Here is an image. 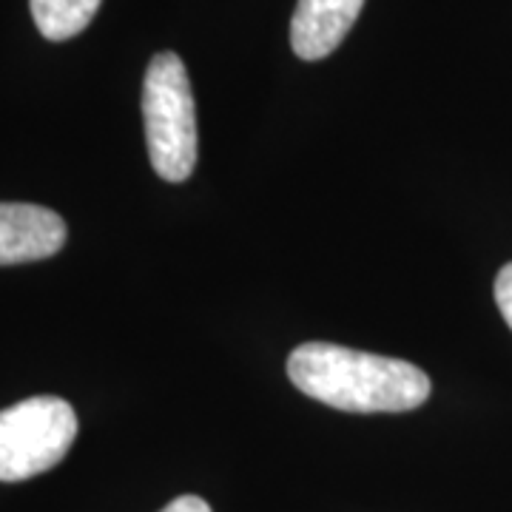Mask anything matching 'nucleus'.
Masks as SVG:
<instances>
[{
	"label": "nucleus",
	"mask_w": 512,
	"mask_h": 512,
	"mask_svg": "<svg viewBox=\"0 0 512 512\" xmlns=\"http://www.w3.org/2000/svg\"><path fill=\"white\" fill-rule=\"evenodd\" d=\"M103 0H29L32 18L46 40H69L80 35L97 15Z\"/></svg>",
	"instance_id": "obj_6"
},
{
	"label": "nucleus",
	"mask_w": 512,
	"mask_h": 512,
	"mask_svg": "<svg viewBox=\"0 0 512 512\" xmlns=\"http://www.w3.org/2000/svg\"><path fill=\"white\" fill-rule=\"evenodd\" d=\"M160 512H214L208 507V501H202L200 495H180L174 498L168 507H163Z\"/></svg>",
	"instance_id": "obj_8"
},
{
	"label": "nucleus",
	"mask_w": 512,
	"mask_h": 512,
	"mask_svg": "<svg viewBox=\"0 0 512 512\" xmlns=\"http://www.w3.org/2000/svg\"><path fill=\"white\" fill-rule=\"evenodd\" d=\"M69 237L60 214L32 202H0V265L55 256Z\"/></svg>",
	"instance_id": "obj_4"
},
{
	"label": "nucleus",
	"mask_w": 512,
	"mask_h": 512,
	"mask_svg": "<svg viewBox=\"0 0 512 512\" xmlns=\"http://www.w3.org/2000/svg\"><path fill=\"white\" fill-rule=\"evenodd\" d=\"M288 379L345 413H407L430 399V376L413 362L333 342L299 345L288 356Z\"/></svg>",
	"instance_id": "obj_1"
},
{
	"label": "nucleus",
	"mask_w": 512,
	"mask_h": 512,
	"mask_svg": "<svg viewBox=\"0 0 512 512\" xmlns=\"http://www.w3.org/2000/svg\"><path fill=\"white\" fill-rule=\"evenodd\" d=\"M365 0H299L291 20V46L302 60H322L345 40Z\"/></svg>",
	"instance_id": "obj_5"
},
{
	"label": "nucleus",
	"mask_w": 512,
	"mask_h": 512,
	"mask_svg": "<svg viewBox=\"0 0 512 512\" xmlns=\"http://www.w3.org/2000/svg\"><path fill=\"white\" fill-rule=\"evenodd\" d=\"M77 439L74 407L60 396H32L0 410V481H26L60 464Z\"/></svg>",
	"instance_id": "obj_3"
},
{
	"label": "nucleus",
	"mask_w": 512,
	"mask_h": 512,
	"mask_svg": "<svg viewBox=\"0 0 512 512\" xmlns=\"http://www.w3.org/2000/svg\"><path fill=\"white\" fill-rule=\"evenodd\" d=\"M148 160L165 183H185L197 165V106L185 63L174 52L151 57L143 83Z\"/></svg>",
	"instance_id": "obj_2"
},
{
	"label": "nucleus",
	"mask_w": 512,
	"mask_h": 512,
	"mask_svg": "<svg viewBox=\"0 0 512 512\" xmlns=\"http://www.w3.org/2000/svg\"><path fill=\"white\" fill-rule=\"evenodd\" d=\"M495 305L504 316V322L510 325L512 330V262L504 265L498 276H495Z\"/></svg>",
	"instance_id": "obj_7"
}]
</instances>
